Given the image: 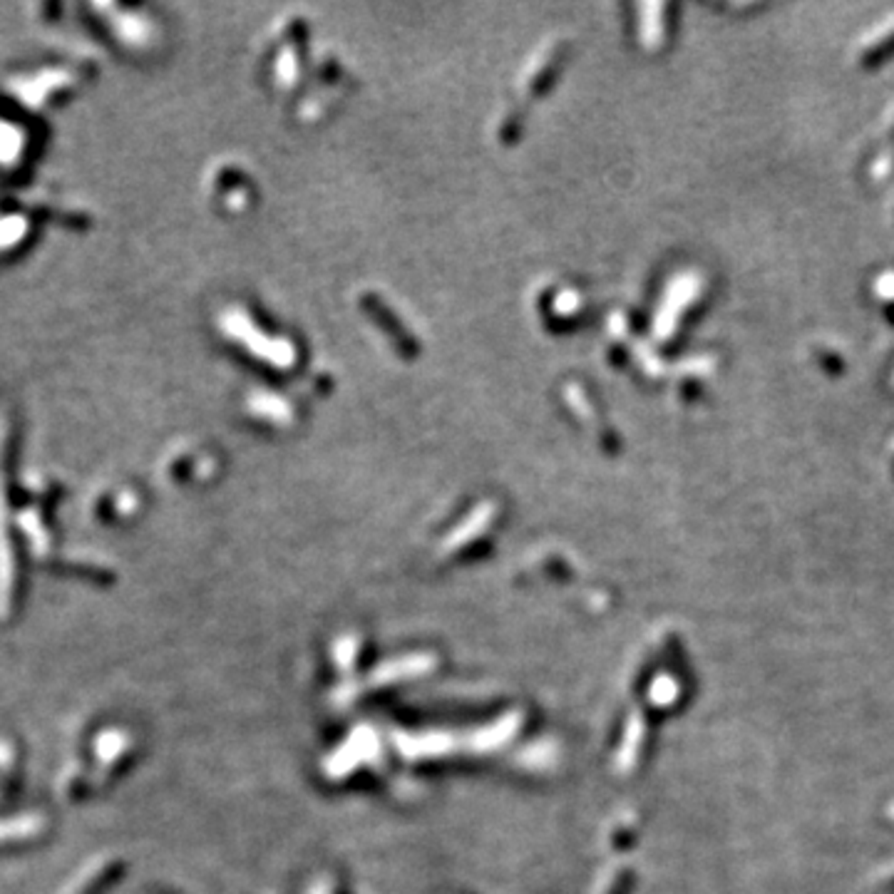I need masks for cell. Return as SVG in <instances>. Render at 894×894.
<instances>
[{
	"mask_svg": "<svg viewBox=\"0 0 894 894\" xmlns=\"http://www.w3.org/2000/svg\"><path fill=\"white\" fill-rule=\"evenodd\" d=\"M894 53V23H889L887 28H882L879 33H872V38L867 40L862 50H860V60L862 65L872 67L879 65L887 55Z\"/></svg>",
	"mask_w": 894,
	"mask_h": 894,
	"instance_id": "cell-1",
	"label": "cell"
}]
</instances>
